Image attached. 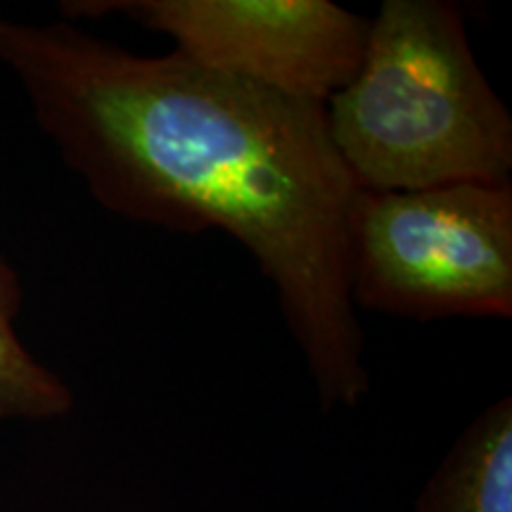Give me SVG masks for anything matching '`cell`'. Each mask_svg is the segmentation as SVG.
Wrapping results in <instances>:
<instances>
[{"instance_id": "6da1fadb", "label": "cell", "mask_w": 512, "mask_h": 512, "mask_svg": "<svg viewBox=\"0 0 512 512\" xmlns=\"http://www.w3.org/2000/svg\"><path fill=\"white\" fill-rule=\"evenodd\" d=\"M0 64L91 195L128 221L216 228L278 294L325 411L370 389L349 287L356 183L323 102L290 98L190 60L128 53L72 24L0 12Z\"/></svg>"}, {"instance_id": "7a4b0ae2", "label": "cell", "mask_w": 512, "mask_h": 512, "mask_svg": "<svg viewBox=\"0 0 512 512\" xmlns=\"http://www.w3.org/2000/svg\"><path fill=\"white\" fill-rule=\"evenodd\" d=\"M328 133L358 190L512 183V119L486 81L463 12L444 0H384Z\"/></svg>"}, {"instance_id": "3957f363", "label": "cell", "mask_w": 512, "mask_h": 512, "mask_svg": "<svg viewBox=\"0 0 512 512\" xmlns=\"http://www.w3.org/2000/svg\"><path fill=\"white\" fill-rule=\"evenodd\" d=\"M354 306L387 316H512V183L358 190L349 219Z\"/></svg>"}, {"instance_id": "277c9868", "label": "cell", "mask_w": 512, "mask_h": 512, "mask_svg": "<svg viewBox=\"0 0 512 512\" xmlns=\"http://www.w3.org/2000/svg\"><path fill=\"white\" fill-rule=\"evenodd\" d=\"M62 12H119L204 67L323 105L354 76L368 38L366 19L328 0H74Z\"/></svg>"}, {"instance_id": "5b68a950", "label": "cell", "mask_w": 512, "mask_h": 512, "mask_svg": "<svg viewBox=\"0 0 512 512\" xmlns=\"http://www.w3.org/2000/svg\"><path fill=\"white\" fill-rule=\"evenodd\" d=\"M415 512H512V401L470 422L434 470Z\"/></svg>"}, {"instance_id": "8992f818", "label": "cell", "mask_w": 512, "mask_h": 512, "mask_svg": "<svg viewBox=\"0 0 512 512\" xmlns=\"http://www.w3.org/2000/svg\"><path fill=\"white\" fill-rule=\"evenodd\" d=\"M22 294L17 271L0 256V420L62 418L74 408V394L19 337Z\"/></svg>"}]
</instances>
